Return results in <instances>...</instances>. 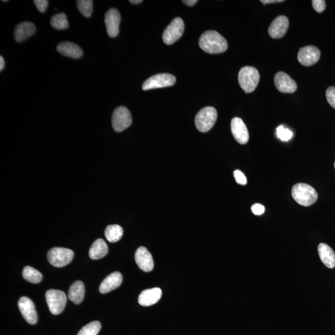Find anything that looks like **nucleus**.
I'll list each match as a JSON object with an SVG mask.
<instances>
[{
	"mask_svg": "<svg viewBox=\"0 0 335 335\" xmlns=\"http://www.w3.org/2000/svg\"><path fill=\"white\" fill-rule=\"evenodd\" d=\"M199 45L206 53L212 54L224 53L228 49V43L219 32L208 31L201 35Z\"/></svg>",
	"mask_w": 335,
	"mask_h": 335,
	"instance_id": "f257e3e1",
	"label": "nucleus"
},
{
	"mask_svg": "<svg viewBox=\"0 0 335 335\" xmlns=\"http://www.w3.org/2000/svg\"><path fill=\"white\" fill-rule=\"evenodd\" d=\"M292 196L297 203L309 207L318 200L317 192L314 187L305 183H298L293 187Z\"/></svg>",
	"mask_w": 335,
	"mask_h": 335,
	"instance_id": "f03ea898",
	"label": "nucleus"
},
{
	"mask_svg": "<svg viewBox=\"0 0 335 335\" xmlns=\"http://www.w3.org/2000/svg\"><path fill=\"white\" fill-rule=\"evenodd\" d=\"M260 73L257 69L246 66L242 68L238 73V82L243 90L248 93L255 91L260 81Z\"/></svg>",
	"mask_w": 335,
	"mask_h": 335,
	"instance_id": "7ed1b4c3",
	"label": "nucleus"
},
{
	"mask_svg": "<svg viewBox=\"0 0 335 335\" xmlns=\"http://www.w3.org/2000/svg\"><path fill=\"white\" fill-rule=\"evenodd\" d=\"M217 119L216 109L211 106L205 107L199 111L195 118V124L199 131L207 132L214 127Z\"/></svg>",
	"mask_w": 335,
	"mask_h": 335,
	"instance_id": "20e7f679",
	"label": "nucleus"
},
{
	"mask_svg": "<svg viewBox=\"0 0 335 335\" xmlns=\"http://www.w3.org/2000/svg\"><path fill=\"white\" fill-rule=\"evenodd\" d=\"M73 257H74V253L72 250L65 248H53L49 250L47 253L49 263L57 268H61L69 265Z\"/></svg>",
	"mask_w": 335,
	"mask_h": 335,
	"instance_id": "39448f33",
	"label": "nucleus"
},
{
	"mask_svg": "<svg viewBox=\"0 0 335 335\" xmlns=\"http://www.w3.org/2000/svg\"><path fill=\"white\" fill-rule=\"evenodd\" d=\"M45 299L52 314L59 315L64 311L67 303V296L63 291L49 290L45 294Z\"/></svg>",
	"mask_w": 335,
	"mask_h": 335,
	"instance_id": "423d86ee",
	"label": "nucleus"
},
{
	"mask_svg": "<svg viewBox=\"0 0 335 335\" xmlns=\"http://www.w3.org/2000/svg\"><path fill=\"white\" fill-rule=\"evenodd\" d=\"M131 114L126 107L119 106L114 110L112 116V125L116 132L123 131L131 125Z\"/></svg>",
	"mask_w": 335,
	"mask_h": 335,
	"instance_id": "0eeeda50",
	"label": "nucleus"
},
{
	"mask_svg": "<svg viewBox=\"0 0 335 335\" xmlns=\"http://www.w3.org/2000/svg\"><path fill=\"white\" fill-rule=\"evenodd\" d=\"M184 30L183 20L179 17L174 19L163 32V42L167 45L172 44L182 36Z\"/></svg>",
	"mask_w": 335,
	"mask_h": 335,
	"instance_id": "6e6552de",
	"label": "nucleus"
},
{
	"mask_svg": "<svg viewBox=\"0 0 335 335\" xmlns=\"http://www.w3.org/2000/svg\"><path fill=\"white\" fill-rule=\"evenodd\" d=\"M175 76L169 73H160L150 77L142 84L143 90L165 88L173 86L176 82Z\"/></svg>",
	"mask_w": 335,
	"mask_h": 335,
	"instance_id": "1a4fd4ad",
	"label": "nucleus"
},
{
	"mask_svg": "<svg viewBox=\"0 0 335 335\" xmlns=\"http://www.w3.org/2000/svg\"><path fill=\"white\" fill-rule=\"evenodd\" d=\"M320 51L315 46L309 45L299 50L298 59L300 64L304 66L309 67L319 61Z\"/></svg>",
	"mask_w": 335,
	"mask_h": 335,
	"instance_id": "9d476101",
	"label": "nucleus"
},
{
	"mask_svg": "<svg viewBox=\"0 0 335 335\" xmlns=\"http://www.w3.org/2000/svg\"><path fill=\"white\" fill-rule=\"evenodd\" d=\"M274 84L276 88L283 93H293L298 89V84L287 73H277L274 77Z\"/></svg>",
	"mask_w": 335,
	"mask_h": 335,
	"instance_id": "9b49d317",
	"label": "nucleus"
},
{
	"mask_svg": "<svg viewBox=\"0 0 335 335\" xmlns=\"http://www.w3.org/2000/svg\"><path fill=\"white\" fill-rule=\"evenodd\" d=\"M121 20V15L116 8H112L106 13L105 22L109 36H118Z\"/></svg>",
	"mask_w": 335,
	"mask_h": 335,
	"instance_id": "f8f14e48",
	"label": "nucleus"
},
{
	"mask_svg": "<svg viewBox=\"0 0 335 335\" xmlns=\"http://www.w3.org/2000/svg\"><path fill=\"white\" fill-rule=\"evenodd\" d=\"M19 309L27 322L34 325L37 321V315L33 302L27 297H22L18 302Z\"/></svg>",
	"mask_w": 335,
	"mask_h": 335,
	"instance_id": "ddd939ff",
	"label": "nucleus"
},
{
	"mask_svg": "<svg viewBox=\"0 0 335 335\" xmlns=\"http://www.w3.org/2000/svg\"><path fill=\"white\" fill-rule=\"evenodd\" d=\"M231 130L235 139L238 143L244 145L249 140V133L243 120L234 118L231 121Z\"/></svg>",
	"mask_w": 335,
	"mask_h": 335,
	"instance_id": "4468645a",
	"label": "nucleus"
},
{
	"mask_svg": "<svg viewBox=\"0 0 335 335\" xmlns=\"http://www.w3.org/2000/svg\"><path fill=\"white\" fill-rule=\"evenodd\" d=\"M290 21L285 16H279L272 22L268 29L269 35L273 39H280L286 33Z\"/></svg>",
	"mask_w": 335,
	"mask_h": 335,
	"instance_id": "2eb2a0df",
	"label": "nucleus"
},
{
	"mask_svg": "<svg viewBox=\"0 0 335 335\" xmlns=\"http://www.w3.org/2000/svg\"><path fill=\"white\" fill-rule=\"evenodd\" d=\"M136 263L141 270L151 272L154 269V263L151 253L146 248H138L135 254Z\"/></svg>",
	"mask_w": 335,
	"mask_h": 335,
	"instance_id": "dca6fc26",
	"label": "nucleus"
},
{
	"mask_svg": "<svg viewBox=\"0 0 335 335\" xmlns=\"http://www.w3.org/2000/svg\"><path fill=\"white\" fill-rule=\"evenodd\" d=\"M162 295V290L159 288L143 291L138 297V303L144 307L152 306L160 301Z\"/></svg>",
	"mask_w": 335,
	"mask_h": 335,
	"instance_id": "f3484780",
	"label": "nucleus"
},
{
	"mask_svg": "<svg viewBox=\"0 0 335 335\" xmlns=\"http://www.w3.org/2000/svg\"><path fill=\"white\" fill-rule=\"evenodd\" d=\"M122 276L119 272H114L103 280L100 285V292L106 294L116 290L122 284Z\"/></svg>",
	"mask_w": 335,
	"mask_h": 335,
	"instance_id": "a211bd4d",
	"label": "nucleus"
},
{
	"mask_svg": "<svg viewBox=\"0 0 335 335\" xmlns=\"http://www.w3.org/2000/svg\"><path fill=\"white\" fill-rule=\"evenodd\" d=\"M57 50L62 55L73 59H80L83 55V52L80 46L70 42L59 43L57 46Z\"/></svg>",
	"mask_w": 335,
	"mask_h": 335,
	"instance_id": "6ab92c4d",
	"label": "nucleus"
},
{
	"mask_svg": "<svg viewBox=\"0 0 335 335\" xmlns=\"http://www.w3.org/2000/svg\"><path fill=\"white\" fill-rule=\"evenodd\" d=\"M36 28L33 23L26 21L19 24L15 30V38L16 41L20 42L28 39L35 33Z\"/></svg>",
	"mask_w": 335,
	"mask_h": 335,
	"instance_id": "aec40b11",
	"label": "nucleus"
},
{
	"mask_svg": "<svg viewBox=\"0 0 335 335\" xmlns=\"http://www.w3.org/2000/svg\"><path fill=\"white\" fill-rule=\"evenodd\" d=\"M318 255L322 263L328 268L335 266V253L325 244H320L318 247Z\"/></svg>",
	"mask_w": 335,
	"mask_h": 335,
	"instance_id": "412c9836",
	"label": "nucleus"
},
{
	"mask_svg": "<svg viewBox=\"0 0 335 335\" xmlns=\"http://www.w3.org/2000/svg\"><path fill=\"white\" fill-rule=\"evenodd\" d=\"M108 253V247L103 239H98L91 245L89 251V258L92 260H100L104 258Z\"/></svg>",
	"mask_w": 335,
	"mask_h": 335,
	"instance_id": "4be33fe9",
	"label": "nucleus"
},
{
	"mask_svg": "<svg viewBox=\"0 0 335 335\" xmlns=\"http://www.w3.org/2000/svg\"><path fill=\"white\" fill-rule=\"evenodd\" d=\"M85 289L83 282L80 280L76 281L71 285L69 291V298L75 304H80L82 302Z\"/></svg>",
	"mask_w": 335,
	"mask_h": 335,
	"instance_id": "5701e85b",
	"label": "nucleus"
},
{
	"mask_svg": "<svg viewBox=\"0 0 335 335\" xmlns=\"http://www.w3.org/2000/svg\"><path fill=\"white\" fill-rule=\"evenodd\" d=\"M105 234L106 239L109 242L111 243H116L122 237L123 229L119 225H111L106 227Z\"/></svg>",
	"mask_w": 335,
	"mask_h": 335,
	"instance_id": "b1692460",
	"label": "nucleus"
},
{
	"mask_svg": "<svg viewBox=\"0 0 335 335\" xmlns=\"http://www.w3.org/2000/svg\"><path fill=\"white\" fill-rule=\"evenodd\" d=\"M23 276L27 281L34 283V284L40 282L42 279L41 273L31 266L24 267Z\"/></svg>",
	"mask_w": 335,
	"mask_h": 335,
	"instance_id": "393cba45",
	"label": "nucleus"
},
{
	"mask_svg": "<svg viewBox=\"0 0 335 335\" xmlns=\"http://www.w3.org/2000/svg\"><path fill=\"white\" fill-rule=\"evenodd\" d=\"M51 24L54 28L58 30H63L69 28V22H68L66 15L64 13L54 15L51 18Z\"/></svg>",
	"mask_w": 335,
	"mask_h": 335,
	"instance_id": "a878e982",
	"label": "nucleus"
},
{
	"mask_svg": "<svg viewBox=\"0 0 335 335\" xmlns=\"http://www.w3.org/2000/svg\"><path fill=\"white\" fill-rule=\"evenodd\" d=\"M101 328L102 325L100 321H92L81 328L77 335H98Z\"/></svg>",
	"mask_w": 335,
	"mask_h": 335,
	"instance_id": "bb28decb",
	"label": "nucleus"
},
{
	"mask_svg": "<svg viewBox=\"0 0 335 335\" xmlns=\"http://www.w3.org/2000/svg\"><path fill=\"white\" fill-rule=\"evenodd\" d=\"M92 1L91 0H78V9L81 14L86 18L90 17L92 12Z\"/></svg>",
	"mask_w": 335,
	"mask_h": 335,
	"instance_id": "cd10ccee",
	"label": "nucleus"
},
{
	"mask_svg": "<svg viewBox=\"0 0 335 335\" xmlns=\"http://www.w3.org/2000/svg\"><path fill=\"white\" fill-rule=\"evenodd\" d=\"M277 137L282 141H288L292 138L293 133L290 129H285L284 126H280L277 128Z\"/></svg>",
	"mask_w": 335,
	"mask_h": 335,
	"instance_id": "c85d7f7f",
	"label": "nucleus"
},
{
	"mask_svg": "<svg viewBox=\"0 0 335 335\" xmlns=\"http://www.w3.org/2000/svg\"><path fill=\"white\" fill-rule=\"evenodd\" d=\"M326 98L332 108L335 110V86H330L326 89Z\"/></svg>",
	"mask_w": 335,
	"mask_h": 335,
	"instance_id": "c756f323",
	"label": "nucleus"
},
{
	"mask_svg": "<svg viewBox=\"0 0 335 335\" xmlns=\"http://www.w3.org/2000/svg\"><path fill=\"white\" fill-rule=\"evenodd\" d=\"M312 6L316 12L322 13L326 8V2L325 0H313Z\"/></svg>",
	"mask_w": 335,
	"mask_h": 335,
	"instance_id": "7c9ffc66",
	"label": "nucleus"
},
{
	"mask_svg": "<svg viewBox=\"0 0 335 335\" xmlns=\"http://www.w3.org/2000/svg\"><path fill=\"white\" fill-rule=\"evenodd\" d=\"M234 178L238 184L241 185H246L247 183V179L246 176L244 175L243 172L241 170H236L233 173Z\"/></svg>",
	"mask_w": 335,
	"mask_h": 335,
	"instance_id": "2f4dec72",
	"label": "nucleus"
},
{
	"mask_svg": "<svg viewBox=\"0 0 335 335\" xmlns=\"http://www.w3.org/2000/svg\"><path fill=\"white\" fill-rule=\"evenodd\" d=\"M34 4L40 12L44 13L47 10L49 2L47 0H34Z\"/></svg>",
	"mask_w": 335,
	"mask_h": 335,
	"instance_id": "473e14b6",
	"label": "nucleus"
},
{
	"mask_svg": "<svg viewBox=\"0 0 335 335\" xmlns=\"http://www.w3.org/2000/svg\"><path fill=\"white\" fill-rule=\"evenodd\" d=\"M252 211L253 213L257 216H260L265 212V208L263 205L260 204H255L252 206Z\"/></svg>",
	"mask_w": 335,
	"mask_h": 335,
	"instance_id": "72a5a7b5",
	"label": "nucleus"
},
{
	"mask_svg": "<svg viewBox=\"0 0 335 335\" xmlns=\"http://www.w3.org/2000/svg\"><path fill=\"white\" fill-rule=\"evenodd\" d=\"M263 4H274V3H282L284 2V0H261L260 1Z\"/></svg>",
	"mask_w": 335,
	"mask_h": 335,
	"instance_id": "f704fd0d",
	"label": "nucleus"
},
{
	"mask_svg": "<svg viewBox=\"0 0 335 335\" xmlns=\"http://www.w3.org/2000/svg\"><path fill=\"white\" fill-rule=\"evenodd\" d=\"M197 0H183L182 3L187 5V6L192 7L197 3Z\"/></svg>",
	"mask_w": 335,
	"mask_h": 335,
	"instance_id": "c9c22d12",
	"label": "nucleus"
},
{
	"mask_svg": "<svg viewBox=\"0 0 335 335\" xmlns=\"http://www.w3.org/2000/svg\"><path fill=\"white\" fill-rule=\"evenodd\" d=\"M5 67V61L2 56H0V70L2 71Z\"/></svg>",
	"mask_w": 335,
	"mask_h": 335,
	"instance_id": "e433bc0d",
	"label": "nucleus"
},
{
	"mask_svg": "<svg viewBox=\"0 0 335 335\" xmlns=\"http://www.w3.org/2000/svg\"><path fill=\"white\" fill-rule=\"evenodd\" d=\"M129 2L131 3L132 4L137 5L140 4V3L142 2V1H141V0H130Z\"/></svg>",
	"mask_w": 335,
	"mask_h": 335,
	"instance_id": "4c0bfd02",
	"label": "nucleus"
},
{
	"mask_svg": "<svg viewBox=\"0 0 335 335\" xmlns=\"http://www.w3.org/2000/svg\"><path fill=\"white\" fill-rule=\"evenodd\" d=\"M334 169H335V162H334Z\"/></svg>",
	"mask_w": 335,
	"mask_h": 335,
	"instance_id": "58836bf2",
	"label": "nucleus"
}]
</instances>
